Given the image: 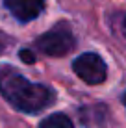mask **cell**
Masks as SVG:
<instances>
[{"label":"cell","mask_w":126,"mask_h":128,"mask_svg":"<svg viewBox=\"0 0 126 128\" xmlns=\"http://www.w3.org/2000/svg\"><path fill=\"white\" fill-rule=\"evenodd\" d=\"M0 93L15 110L37 113L54 102L56 93L43 84H33L15 70L0 74Z\"/></svg>","instance_id":"obj_1"},{"label":"cell","mask_w":126,"mask_h":128,"mask_svg":"<svg viewBox=\"0 0 126 128\" xmlns=\"http://www.w3.org/2000/svg\"><path fill=\"white\" fill-rule=\"evenodd\" d=\"M35 46L46 56H65L74 48V35L69 32V28L56 26L50 32L39 35L35 39Z\"/></svg>","instance_id":"obj_2"},{"label":"cell","mask_w":126,"mask_h":128,"mask_svg":"<svg viewBox=\"0 0 126 128\" xmlns=\"http://www.w3.org/2000/svg\"><path fill=\"white\" fill-rule=\"evenodd\" d=\"M72 69L78 74V78H82L85 84L91 86H98L106 80L108 67L104 63V60L95 52H87V54L78 56L72 63Z\"/></svg>","instance_id":"obj_3"},{"label":"cell","mask_w":126,"mask_h":128,"mask_svg":"<svg viewBox=\"0 0 126 128\" xmlns=\"http://www.w3.org/2000/svg\"><path fill=\"white\" fill-rule=\"evenodd\" d=\"M9 13L20 22H30L37 19L45 10V0H4Z\"/></svg>","instance_id":"obj_4"},{"label":"cell","mask_w":126,"mask_h":128,"mask_svg":"<svg viewBox=\"0 0 126 128\" xmlns=\"http://www.w3.org/2000/svg\"><path fill=\"white\" fill-rule=\"evenodd\" d=\"M39 128H74V126H72V121L65 113H54V115L43 119Z\"/></svg>","instance_id":"obj_5"},{"label":"cell","mask_w":126,"mask_h":128,"mask_svg":"<svg viewBox=\"0 0 126 128\" xmlns=\"http://www.w3.org/2000/svg\"><path fill=\"white\" fill-rule=\"evenodd\" d=\"M20 58H22L24 63H33V61H35V56L30 50H20Z\"/></svg>","instance_id":"obj_6"},{"label":"cell","mask_w":126,"mask_h":128,"mask_svg":"<svg viewBox=\"0 0 126 128\" xmlns=\"http://www.w3.org/2000/svg\"><path fill=\"white\" fill-rule=\"evenodd\" d=\"M123 34H124V37H126V15H124V19H123Z\"/></svg>","instance_id":"obj_7"},{"label":"cell","mask_w":126,"mask_h":128,"mask_svg":"<svg viewBox=\"0 0 126 128\" xmlns=\"http://www.w3.org/2000/svg\"><path fill=\"white\" fill-rule=\"evenodd\" d=\"M123 102H124V106H126V93H124V96H123Z\"/></svg>","instance_id":"obj_8"},{"label":"cell","mask_w":126,"mask_h":128,"mask_svg":"<svg viewBox=\"0 0 126 128\" xmlns=\"http://www.w3.org/2000/svg\"><path fill=\"white\" fill-rule=\"evenodd\" d=\"M0 50H2V48H0Z\"/></svg>","instance_id":"obj_9"}]
</instances>
